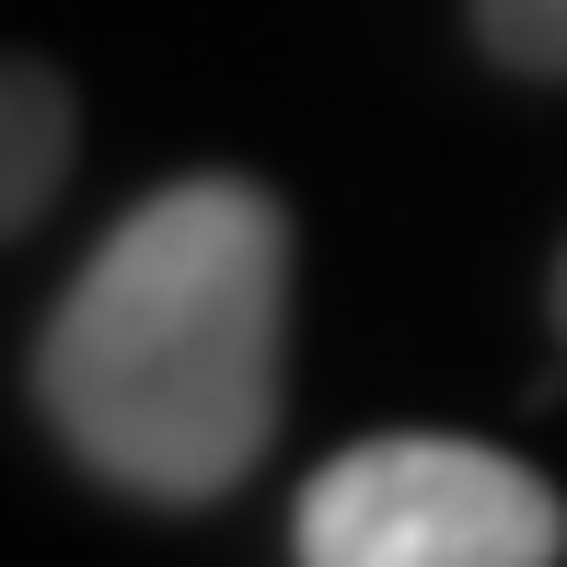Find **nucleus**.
<instances>
[{"label":"nucleus","mask_w":567,"mask_h":567,"mask_svg":"<svg viewBox=\"0 0 567 567\" xmlns=\"http://www.w3.org/2000/svg\"><path fill=\"white\" fill-rule=\"evenodd\" d=\"M290 545L301 567H556L567 498L498 441L382 429L301 486Z\"/></svg>","instance_id":"obj_2"},{"label":"nucleus","mask_w":567,"mask_h":567,"mask_svg":"<svg viewBox=\"0 0 567 567\" xmlns=\"http://www.w3.org/2000/svg\"><path fill=\"white\" fill-rule=\"evenodd\" d=\"M70 163H82V93L47 59H0V244L59 209Z\"/></svg>","instance_id":"obj_3"},{"label":"nucleus","mask_w":567,"mask_h":567,"mask_svg":"<svg viewBox=\"0 0 567 567\" xmlns=\"http://www.w3.org/2000/svg\"><path fill=\"white\" fill-rule=\"evenodd\" d=\"M475 35L522 82H567V0H475Z\"/></svg>","instance_id":"obj_4"},{"label":"nucleus","mask_w":567,"mask_h":567,"mask_svg":"<svg viewBox=\"0 0 567 567\" xmlns=\"http://www.w3.org/2000/svg\"><path fill=\"white\" fill-rule=\"evenodd\" d=\"M545 313H556V337H567V244H556V278H545Z\"/></svg>","instance_id":"obj_5"},{"label":"nucleus","mask_w":567,"mask_h":567,"mask_svg":"<svg viewBox=\"0 0 567 567\" xmlns=\"http://www.w3.org/2000/svg\"><path fill=\"white\" fill-rule=\"evenodd\" d=\"M35 405L93 486L209 509L290 405V209L255 174H174L127 209L35 337Z\"/></svg>","instance_id":"obj_1"}]
</instances>
